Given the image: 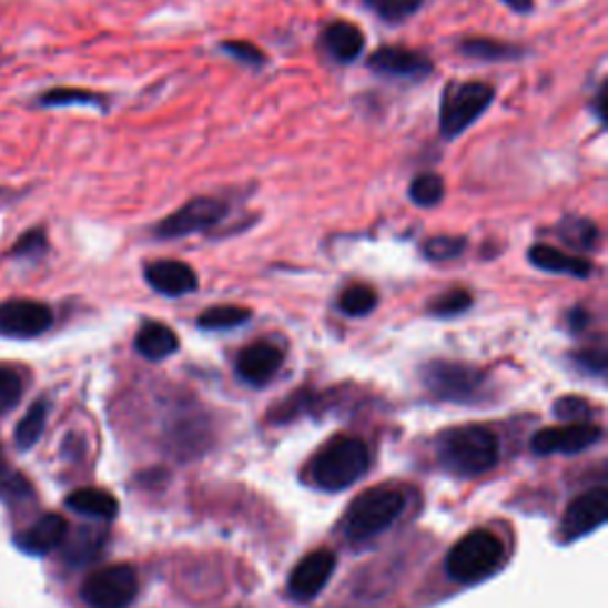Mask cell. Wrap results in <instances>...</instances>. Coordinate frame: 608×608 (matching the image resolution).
<instances>
[{"label":"cell","mask_w":608,"mask_h":608,"mask_svg":"<svg viewBox=\"0 0 608 608\" xmlns=\"http://www.w3.org/2000/svg\"><path fill=\"white\" fill-rule=\"evenodd\" d=\"M437 459L456 476H480L499 459V443L493 430L483 426H464L440 435Z\"/></svg>","instance_id":"obj_1"},{"label":"cell","mask_w":608,"mask_h":608,"mask_svg":"<svg viewBox=\"0 0 608 608\" xmlns=\"http://www.w3.org/2000/svg\"><path fill=\"white\" fill-rule=\"evenodd\" d=\"M404 506H407V497L395 487L366 489L347 509L343 533L352 543H364V539L376 537L391 528L402 516Z\"/></svg>","instance_id":"obj_2"},{"label":"cell","mask_w":608,"mask_h":608,"mask_svg":"<svg viewBox=\"0 0 608 608\" xmlns=\"http://www.w3.org/2000/svg\"><path fill=\"white\" fill-rule=\"evenodd\" d=\"M368 462L366 443L359 437L341 435L318 452L312 464V478L318 487L337 493V489H347L357 483L368 470Z\"/></svg>","instance_id":"obj_3"},{"label":"cell","mask_w":608,"mask_h":608,"mask_svg":"<svg viewBox=\"0 0 608 608\" xmlns=\"http://www.w3.org/2000/svg\"><path fill=\"white\" fill-rule=\"evenodd\" d=\"M495 100V89L485 81H452L440 100L443 139H459L476 124Z\"/></svg>","instance_id":"obj_4"},{"label":"cell","mask_w":608,"mask_h":608,"mask_svg":"<svg viewBox=\"0 0 608 608\" xmlns=\"http://www.w3.org/2000/svg\"><path fill=\"white\" fill-rule=\"evenodd\" d=\"M504 559L501 539L487 530H476L462 537L447 556V572L464 585L480 582L499 568Z\"/></svg>","instance_id":"obj_5"},{"label":"cell","mask_w":608,"mask_h":608,"mask_svg":"<svg viewBox=\"0 0 608 608\" xmlns=\"http://www.w3.org/2000/svg\"><path fill=\"white\" fill-rule=\"evenodd\" d=\"M420 376L428 391L445 402H476L487 383L480 368L462 362H430L420 371Z\"/></svg>","instance_id":"obj_6"},{"label":"cell","mask_w":608,"mask_h":608,"mask_svg":"<svg viewBox=\"0 0 608 608\" xmlns=\"http://www.w3.org/2000/svg\"><path fill=\"white\" fill-rule=\"evenodd\" d=\"M229 214V205L216 197H193L183 207L164 216L155 226V235L160 241H176L183 235L205 233L219 226Z\"/></svg>","instance_id":"obj_7"},{"label":"cell","mask_w":608,"mask_h":608,"mask_svg":"<svg viewBox=\"0 0 608 608\" xmlns=\"http://www.w3.org/2000/svg\"><path fill=\"white\" fill-rule=\"evenodd\" d=\"M136 595L139 576L124 564L95 570L81 587V597L91 608H126Z\"/></svg>","instance_id":"obj_8"},{"label":"cell","mask_w":608,"mask_h":608,"mask_svg":"<svg viewBox=\"0 0 608 608\" xmlns=\"http://www.w3.org/2000/svg\"><path fill=\"white\" fill-rule=\"evenodd\" d=\"M53 310L39 300L14 297L0 302V335L14 337V341H29V337L43 335L53 326Z\"/></svg>","instance_id":"obj_9"},{"label":"cell","mask_w":608,"mask_h":608,"mask_svg":"<svg viewBox=\"0 0 608 608\" xmlns=\"http://www.w3.org/2000/svg\"><path fill=\"white\" fill-rule=\"evenodd\" d=\"M604 430L595 424H566L559 428H545L533 437L535 454H578L601 440Z\"/></svg>","instance_id":"obj_10"},{"label":"cell","mask_w":608,"mask_h":608,"mask_svg":"<svg viewBox=\"0 0 608 608\" xmlns=\"http://www.w3.org/2000/svg\"><path fill=\"white\" fill-rule=\"evenodd\" d=\"M608 518V495L604 487L589 489V493L580 495L576 501L568 506V511L564 516V539L570 543V539L585 537L599 526H604Z\"/></svg>","instance_id":"obj_11"},{"label":"cell","mask_w":608,"mask_h":608,"mask_svg":"<svg viewBox=\"0 0 608 608\" xmlns=\"http://www.w3.org/2000/svg\"><path fill=\"white\" fill-rule=\"evenodd\" d=\"M335 570V556L326 549H316L295 566L288 580V592L297 601H310L321 595Z\"/></svg>","instance_id":"obj_12"},{"label":"cell","mask_w":608,"mask_h":608,"mask_svg":"<svg viewBox=\"0 0 608 608\" xmlns=\"http://www.w3.org/2000/svg\"><path fill=\"white\" fill-rule=\"evenodd\" d=\"M368 67L376 74L393 79H424L433 72L430 58H426L424 53H416V50L397 45L378 48L376 53L368 58Z\"/></svg>","instance_id":"obj_13"},{"label":"cell","mask_w":608,"mask_h":608,"mask_svg":"<svg viewBox=\"0 0 608 608\" xmlns=\"http://www.w3.org/2000/svg\"><path fill=\"white\" fill-rule=\"evenodd\" d=\"M145 281L155 293L181 297L197 291L195 268L179 260H158L145 266Z\"/></svg>","instance_id":"obj_14"},{"label":"cell","mask_w":608,"mask_h":608,"mask_svg":"<svg viewBox=\"0 0 608 608\" xmlns=\"http://www.w3.org/2000/svg\"><path fill=\"white\" fill-rule=\"evenodd\" d=\"M283 364V352L281 347L272 343H252L241 354L235 368H239V376L250 385H266L272 381Z\"/></svg>","instance_id":"obj_15"},{"label":"cell","mask_w":608,"mask_h":608,"mask_svg":"<svg viewBox=\"0 0 608 608\" xmlns=\"http://www.w3.org/2000/svg\"><path fill=\"white\" fill-rule=\"evenodd\" d=\"M67 537V520L58 514H45L41 516L31 528L22 530L14 537V545L20 547L24 554L43 556L48 551L58 549Z\"/></svg>","instance_id":"obj_16"},{"label":"cell","mask_w":608,"mask_h":608,"mask_svg":"<svg viewBox=\"0 0 608 608\" xmlns=\"http://www.w3.org/2000/svg\"><path fill=\"white\" fill-rule=\"evenodd\" d=\"M528 262L547 274H566L572 278H589L595 272V266L589 260L566 255V252L556 250L551 245H533L528 250Z\"/></svg>","instance_id":"obj_17"},{"label":"cell","mask_w":608,"mask_h":608,"mask_svg":"<svg viewBox=\"0 0 608 608\" xmlns=\"http://www.w3.org/2000/svg\"><path fill=\"white\" fill-rule=\"evenodd\" d=\"M364 45H366V39L362 29L352 22L337 20V22H331L324 31V48L335 62L347 64V62L359 60L364 53Z\"/></svg>","instance_id":"obj_18"},{"label":"cell","mask_w":608,"mask_h":608,"mask_svg":"<svg viewBox=\"0 0 608 608\" xmlns=\"http://www.w3.org/2000/svg\"><path fill=\"white\" fill-rule=\"evenodd\" d=\"M179 335L166 324H162V321H148V324H143L136 335V343H133L141 357L150 362H162L172 357V354L179 352Z\"/></svg>","instance_id":"obj_19"},{"label":"cell","mask_w":608,"mask_h":608,"mask_svg":"<svg viewBox=\"0 0 608 608\" xmlns=\"http://www.w3.org/2000/svg\"><path fill=\"white\" fill-rule=\"evenodd\" d=\"M67 506L77 514L105 518V520L114 518L116 511H120V501H116L110 493H105V489H98V487L74 489V493L67 497Z\"/></svg>","instance_id":"obj_20"},{"label":"cell","mask_w":608,"mask_h":608,"mask_svg":"<svg viewBox=\"0 0 608 608\" xmlns=\"http://www.w3.org/2000/svg\"><path fill=\"white\" fill-rule=\"evenodd\" d=\"M556 235H559L568 247L580 252H595L601 245L599 226L592 219L585 216H566L564 222L556 226Z\"/></svg>","instance_id":"obj_21"},{"label":"cell","mask_w":608,"mask_h":608,"mask_svg":"<svg viewBox=\"0 0 608 608\" xmlns=\"http://www.w3.org/2000/svg\"><path fill=\"white\" fill-rule=\"evenodd\" d=\"M459 53L483 62H506V60L520 58L523 50L518 45L495 41V39H466L459 43Z\"/></svg>","instance_id":"obj_22"},{"label":"cell","mask_w":608,"mask_h":608,"mask_svg":"<svg viewBox=\"0 0 608 608\" xmlns=\"http://www.w3.org/2000/svg\"><path fill=\"white\" fill-rule=\"evenodd\" d=\"M45 418H48V404L43 399L33 402L24 418L14 428V445L20 449H31L41 440L45 430Z\"/></svg>","instance_id":"obj_23"},{"label":"cell","mask_w":608,"mask_h":608,"mask_svg":"<svg viewBox=\"0 0 608 608\" xmlns=\"http://www.w3.org/2000/svg\"><path fill=\"white\" fill-rule=\"evenodd\" d=\"M252 318V312L245 307H235V304H216L200 314L197 326L205 331H226V328H239Z\"/></svg>","instance_id":"obj_24"},{"label":"cell","mask_w":608,"mask_h":608,"mask_svg":"<svg viewBox=\"0 0 608 608\" xmlns=\"http://www.w3.org/2000/svg\"><path fill=\"white\" fill-rule=\"evenodd\" d=\"M337 307L345 316H366L378 307V293L366 283H352L341 293Z\"/></svg>","instance_id":"obj_25"},{"label":"cell","mask_w":608,"mask_h":608,"mask_svg":"<svg viewBox=\"0 0 608 608\" xmlns=\"http://www.w3.org/2000/svg\"><path fill=\"white\" fill-rule=\"evenodd\" d=\"M37 103L41 108H70V105H95V108H105V98L98 95L93 91H83V89H53L39 95Z\"/></svg>","instance_id":"obj_26"},{"label":"cell","mask_w":608,"mask_h":608,"mask_svg":"<svg viewBox=\"0 0 608 608\" xmlns=\"http://www.w3.org/2000/svg\"><path fill=\"white\" fill-rule=\"evenodd\" d=\"M364 6L374 12L378 20L387 24H399L414 17L420 10V6H424V0H364Z\"/></svg>","instance_id":"obj_27"},{"label":"cell","mask_w":608,"mask_h":608,"mask_svg":"<svg viewBox=\"0 0 608 608\" xmlns=\"http://www.w3.org/2000/svg\"><path fill=\"white\" fill-rule=\"evenodd\" d=\"M445 181L440 174H418L409 185V197L418 207H435L445 197Z\"/></svg>","instance_id":"obj_28"},{"label":"cell","mask_w":608,"mask_h":608,"mask_svg":"<svg viewBox=\"0 0 608 608\" xmlns=\"http://www.w3.org/2000/svg\"><path fill=\"white\" fill-rule=\"evenodd\" d=\"M468 243L464 235H433V239H428L424 243V255L426 260L430 262H452V260H459L464 252H466Z\"/></svg>","instance_id":"obj_29"},{"label":"cell","mask_w":608,"mask_h":608,"mask_svg":"<svg viewBox=\"0 0 608 608\" xmlns=\"http://www.w3.org/2000/svg\"><path fill=\"white\" fill-rule=\"evenodd\" d=\"M470 307H473V295L466 288H452L443 295H437L428 304V314L440 316V318H449V316H459V314L468 312Z\"/></svg>","instance_id":"obj_30"},{"label":"cell","mask_w":608,"mask_h":608,"mask_svg":"<svg viewBox=\"0 0 608 608\" xmlns=\"http://www.w3.org/2000/svg\"><path fill=\"white\" fill-rule=\"evenodd\" d=\"M22 376L12 366L0 364V416L14 409L22 399Z\"/></svg>","instance_id":"obj_31"},{"label":"cell","mask_w":608,"mask_h":608,"mask_svg":"<svg viewBox=\"0 0 608 608\" xmlns=\"http://www.w3.org/2000/svg\"><path fill=\"white\" fill-rule=\"evenodd\" d=\"M48 252V239L43 229H31L27 231L20 241L14 243L10 255L14 260H41Z\"/></svg>","instance_id":"obj_32"},{"label":"cell","mask_w":608,"mask_h":608,"mask_svg":"<svg viewBox=\"0 0 608 608\" xmlns=\"http://www.w3.org/2000/svg\"><path fill=\"white\" fill-rule=\"evenodd\" d=\"M554 414L568 424H589L587 418L595 416V407L582 397H561L554 404Z\"/></svg>","instance_id":"obj_33"},{"label":"cell","mask_w":608,"mask_h":608,"mask_svg":"<svg viewBox=\"0 0 608 608\" xmlns=\"http://www.w3.org/2000/svg\"><path fill=\"white\" fill-rule=\"evenodd\" d=\"M222 50L226 55L235 58L247 67H260L266 62V55L262 53V50L255 43H247V41H224Z\"/></svg>","instance_id":"obj_34"},{"label":"cell","mask_w":608,"mask_h":608,"mask_svg":"<svg viewBox=\"0 0 608 608\" xmlns=\"http://www.w3.org/2000/svg\"><path fill=\"white\" fill-rule=\"evenodd\" d=\"M24 493H29V485L22 480V476H17V473L8 468L3 447H0V495L24 497Z\"/></svg>","instance_id":"obj_35"},{"label":"cell","mask_w":608,"mask_h":608,"mask_svg":"<svg viewBox=\"0 0 608 608\" xmlns=\"http://www.w3.org/2000/svg\"><path fill=\"white\" fill-rule=\"evenodd\" d=\"M606 349L604 347H589L576 354V364L587 371L592 376H604L606 374Z\"/></svg>","instance_id":"obj_36"},{"label":"cell","mask_w":608,"mask_h":608,"mask_svg":"<svg viewBox=\"0 0 608 608\" xmlns=\"http://www.w3.org/2000/svg\"><path fill=\"white\" fill-rule=\"evenodd\" d=\"M589 321H592V316H589V312H585L582 307L572 310V312L568 314V324H570L572 331H582V328L589 324Z\"/></svg>","instance_id":"obj_37"},{"label":"cell","mask_w":608,"mask_h":608,"mask_svg":"<svg viewBox=\"0 0 608 608\" xmlns=\"http://www.w3.org/2000/svg\"><path fill=\"white\" fill-rule=\"evenodd\" d=\"M501 3L518 14H526L533 10V0H501Z\"/></svg>","instance_id":"obj_38"}]
</instances>
